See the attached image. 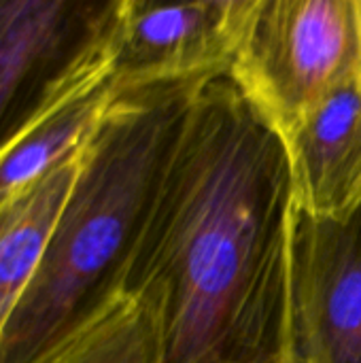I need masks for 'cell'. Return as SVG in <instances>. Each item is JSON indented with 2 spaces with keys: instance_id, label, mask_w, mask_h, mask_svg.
<instances>
[{
  "instance_id": "obj_1",
  "label": "cell",
  "mask_w": 361,
  "mask_h": 363,
  "mask_svg": "<svg viewBox=\"0 0 361 363\" xmlns=\"http://www.w3.org/2000/svg\"><path fill=\"white\" fill-rule=\"evenodd\" d=\"M298 200L283 136L230 77L204 85L149 204L119 291L166 363H298Z\"/></svg>"
},
{
  "instance_id": "obj_2",
  "label": "cell",
  "mask_w": 361,
  "mask_h": 363,
  "mask_svg": "<svg viewBox=\"0 0 361 363\" xmlns=\"http://www.w3.org/2000/svg\"><path fill=\"white\" fill-rule=\"evenodd\" d=\"M204 85L115 89L85 143L79 177L38 268L0 334V363H34L119 291L149 204Z\"/></svg>"
},
{
  "instance_id": "obj_3",
  "label": "cell",
  "mask_w": 361,
  "mask_h": 363,
  "mask_svg": "<svg viewBox=\"0 0 361 363\" xmlns=\"http://www.w3.org/2000/svg\"><path fill=\"white\" fill-rule=\"evenodd\" d=\"M230 79L289 138L361 79L360 0H253Z\"/></svg>"
},
{
  "instance_id": "obj_4",
  "label": "cell",
  "mask_w": 361,
  "mask_h": 363,
  "mask_svg": "<svg viewBox=\"0 0 361 363\" xmlns=\"http://www.w3.org/2000/svg\"><path fill=\"white\" fill-rule=\"evenodd\" d=\"M253 0H121L115 89L230 77Z\"/></svg>"
},
{
  "instance_id": "obj_5",
  "label": "cell",
  "mask_w": 361,
  "mask_h": 363,
  "mask_svg": "<svg viewBox=\"0 0 361 363\" xmlns=\"http://www.w3.org/2000/svg\"><path fill=\"white\" fill-rule=\"evenodd\" d=\"M291 296L298 363H361V204L345 219L298 211Z\"/></svg>"
},
{
  "instance_id": "obj_6",
  "label": "cell",
  "mask_w": 361,
  "mask_h": 363,
  "mask_svg": "<svg viewBox=\"0 0 361 363\" xmlns=\"http://www.w3.org/2000/svg\"><path fill=\"white\" fill-rule=\"evenodd\" d=\"M115 30L55 72L0 140V204L43 179L98 128L115 96Z\"/></svg>"
},
{
  "instance_id": "obj_7",
  "label": "cell",
  "mask_w": 361,
  "mask_h": 363,
  "mask_svg": "<svg viewBox=\"0 0 361 363\" xmlns=\"http://www.w3.org/2000/svg\"><path fill=\"white\" fill-rule=\"evenodd\" d=\"M121 0H0V140L36 91L115 30Z\"/></svg>"
},
{
  "instance_id": "obj_8",
  "label": "cell",
  "mask_w": 361,
  "mask_h": 363,
  "mask_svg": "<svg viewBox=\"0 0 361 363\" xmlns=\"http://www.w3.org/2000/svg\"><path fill=\"white\" fill-rule=\"evenodd\" d=\"M298 211L345 219L361 204V79L328 98L285 138Z\"/></svg>"
},
{
  "instance_id": "obj_9",
  "label": "cell",
  "mask_w": 361,
  "mask_h": 363,
  "mask_svg": "<svg viewBox=\"0 0 361 363\" xmlns=\"http://www.w3.org/2000/svg\"><path fill=\"white\" fill-rule=\"evenodd\" d=\"M85 143L34 185L0 204V334L38 268L79 177Z\"/></svg>"
},
{
  "instance_id": "obj_10",
  "label": "cell",
  "mask_w": 361,
  "mask_h": 363,
  "mask_svg": "<svg viewBox=\"0 0 361 363\" xmlns=\"http://www.w3.org/2000/svg\"><path fill=\"white\" fill-rule=\"evenodd\" d=\"M34 363H166L149 311L117 291Z\"/></svg>"
},
{
  "instance_id": "obj_11",
  "label": "cell",
  "mask_w": 361,
  "mask_h": 363,
  "mask_svg": "<svg viewBox=\"0 0 361 363\" xmlns=\"http://www.w3.org/2000/svg\"><path fill=\"white\" fill-rule=\"evenodd\" d=\"M360 11H361V0H360Z\"/></svg>"
}]
</instances>
